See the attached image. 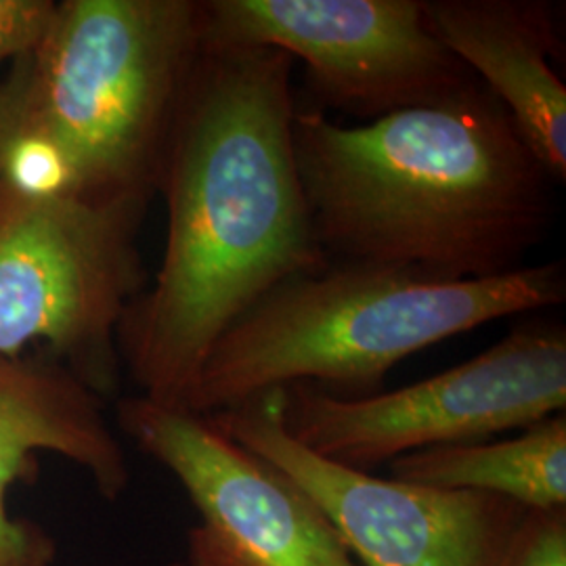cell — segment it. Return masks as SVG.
Returning a JSON list of instances; mask_svg holds the SVG:
<instances>
[{"mask_svg":"<svg viewBox=\"0 0 566 566\" xmlns=\"http://www.w3.org/2000/svg\"><path fill=\"white\" fill-rule=\"evenodd\" d=\"M428 30L506 107L528 149L566 181V86L556 11L539 0H422Z\"/></svg>","mask_w":566,"mask_h":566,"instance_id":"8fae6325","label":"cell"},{"mask_svg":"<svg viewBox=\"0 0 566 566\" xmlns=\"http://www.w3.org/2000/svg\"><path fill=\"white\" fill-rule=\"evenodd\" d=\"M283 399V388H273L206 418L301 486L357 565L502 566L526 507L329 462L287 434Z\"/></svg>","mask_w":566,"mask_h":566,"instance_id":"52a82bcc","label":"cell"},{"mask_svg":"<svg viewBox=\"0 0 566 566\" xmlns=\"http://www.w3.org/2000/svg\"><path fill=\"white\" fill-rule=\"evenodd\" d=\"M292 139L315 238L340 264L489 280L558 217V182L483 82L353 126L296 109Z\"/></svg>","mask_w":566,"mask_h":566,"instance_id":"7a4b0ae2","label":"cell"},{"mask_svg":"<svg viewBox=\"0 0 566 566\" xmlns=\"http://www.w3.org/2000/svg\"><path fill=\"white\" fill-rule=\"evenodd\" d=\"M565 301L563 263L470 282L329 263L280 283L245 311L206 357L181 409L214 416L292 385L364 397L413 353Z\"/></svg>","mask_w":566,"mask_h":566,"instance_id":"3957f363","label":"cell"},{"mask_svg":"<svg viewBox=\"0 0 566 566\" xmlns=\"http://www.w3.org/2000/svg\"><path fill=\"white\" fill-rule=\"evenodd\" d=\"M118 426L200 514L182 565L359 566L301 486L210 418L137 395L118 401Z\"/></svg>","mask_w":566,"mask_h":566,"instance_id":"9c48e42d","label":"cell"},{"mask_svg":"<svg viewBox=\"0 0 566 566\" xmlns=\"http://www.w3.org/2000/svg\"><path fill=\"white\" fill-rule=\"evenodd\" d=\"M145 210L0 175V357L39 346L103 399L116 397L118 329L147 287Z\"/></svg>","mask_w":566,"mask_h":566,"instance_id":"5b68a950","label":"cell"},{"mask_svg":"<svg viewBox=\"0 0 566 566\" xmlns=\"http://www.w3.org/2000/svg\"><path fill=\"white\" fill-rule=\"evenodd\" d=\"M292 72L277 49L202 36L158 182L163 263L118 329L122 367L156 403L182 407L245 311L329 264L296 168Z\"/></svg>","mask_w":566,"mask_h":566,"instance_id":"6da1fadb","label":"cell"},{"mask_svg":"<svg viewBox=\"0 0 566 566\" xmlns=\"http://www.w3.org/2000/svg\"><path fill=\"white\" fill-rule=\"evenodd\" d=\"M502 566H566V507L526 510Z\"/></svg>","mask_w":566,"mask_h":566,"instance_id":"4fadbf2b","label":"cell"},{"mask_svg":"<svg viewBox=\"0 0 566 566\" xmlns=\"http://www.w3.org/2000/svg\"><path fill=\"white\" fill-rule=\"evenodd\" d=\"M103 401L44 355L0 357V566H57L55 539L7 507L11 486L36 481L42 451L81 465L107 502L126 491L130 470Z\"/></svg>","mask_w":566,"mask_h":566,"instance_id":"30bf717a","label":"cell"},{"mask_svg":"<svg viewBox=\"0 0 566 566\" xmlns=\"http://www.w3.org/2000/svg\"><path fill=\"white\" fill-rule=\"evenodd\" d=\"M202 36L196 0L55 2L30 53L25 135L4 172L149 203Z\"/></svg>","mask_w":566,"mask_h":566,"instance_id":"277c9868","label":"cell"},{"mask_svg":"<svg viewBox=\"0 0 566 566\" xmlns=\"http://www.w3.org/2000/svg\"><path fill=\"white\" fill-rule=\"evenodd\" d=\"M390 479L479 491L526 510L566 507V416L558 413L497 443L430 447L388 464Z\"/></svg>","mask_w":566,"mask_h":566,"instance_id":"7c38bea8","label":"cell"},{"mask_svg":"<svg viewBox=\"0 0 566 566\" xmlns=\"http://www.w3.org/2000/svg\"><path fill=\"white\" fill-rule=\"evenodd\" d=\"M32 88L30 53L13 61L0 81V175L9 168L25 135Z\"/></svg>","mask_w":566,"mask_h":566,"instance_id":"5bb4252c","label":"cell"},{"mask_svg":"<svg viewBox=\"0 0 566 566\" xmlns=\"http://www.w3.org/2000/svg\"><path fill=\"white\" fill-rule=\"evenodd\" d=\"M287 434L329 462L371 472L430 447L479 443L566 409V329L516 325L485 353L390 392L338 397L283 388Z\"/></svg>","mask_w":566,"mask_h":566,"instance_id":"8992f818","label":"cell"},{"mask_svg":"<svg viewBox=\"0 0 566 566\" xmlns=\"http://www.w3.org/2000/svg\"><path fill=\"white\" fill-rule=\"evenodd\" d=\"M202 11L206 36L303 61L317 97L359 120L479 82L428 30L422 0H206Z\"/></svg>","mask_w":566,"mask_h":566,"instance_id":"ba28073f","label":"cell"},{"mask_svg":"<svg viewBox=\"0 0 566 566\" xmlns=\"http://www.w3.org/2000/svg\"><path fill=\"white\" fill-rule=\"evenodd\" d=\"M53 11L51 0H0V65L34 51Z\"/></svg>","mask_w":566,"mask_h":566,"instance_id":"9a60e30c","label":"cell"},{"mask_svg":"<svg viewBox=\"0 0 566 566\" xmlns=\"http://www.w3.org/2000/svg\"><path fill=\"white\" fill-rule=\"evenodd\" d=\"M168 566H185V565H182V563H172V565H168Z\"/></svg>","mask_w":566,"mask_h":566,"instance_id":"2e32d148","label":"cell"}]
</instances>
